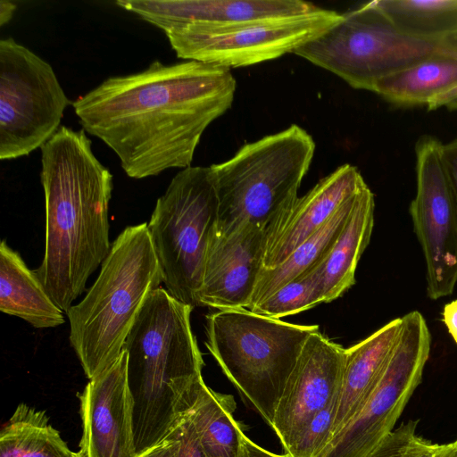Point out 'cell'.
<instances>
[{"label": "cell", "mask_w": 457, "mask_h": 457, "mask_svg": "<svg viewBox=\"0 0 457 457\" xmlns=\"http://www.w3.org/2000/svg\"><path fill=\"white\" fill-rule=\"evenodd\" d=\"M236 87L230 69L155 60L142 71L107 78L71 104L83 129L139 179L190 167L204 130L231 107Z\"/></svg>", "instance_id": "6da1fadb"}, {"label": "cell", "mask_w": 457, "mask_h": 457, "mask_svg": "<svg viewBox=\"0 0 457 457\" xmlns=\"http://www.w3.org/2000/svg\"><path fill=\"white\" fill-rule=\"evenodd\" d=\"M40 150L46 244L35 271L54 302L67 312L112 247V175L94 154L83 129L61 126Z\"/></svg>", "instance_id": "7a4b0ae2"}, {"label": "cell", "mask_w": 457, "mask_h": 457, "mask_svg": "<svg viewBox=\"0 0 457 457\" xmlns=\"http://www.w3.org/2000/svg\"><path fill=\"white\" fill-rule=\"evenodd\" d=\"M193 308L159 287L147 295L125 340L137 454L172 433L204 383Z\"/></svg>", "instance_id": "3957f363"}, {"label": "cell", "mask_w": 457, "mask_h": 457, "mask_svg": "<svg viewBox=\"0 0 457 457\" xmlns=\"http://www.w3.org/2000/svg\"><path fill=\"white\" fill-rule=\"evenodd\" d=\"M162 282L147 223L127 227L86 296L66 312L71 345L89 380L120 357L147 295Z\"/></svg>", "instance_id": "277c9868"}, {"label": "cell", "mask_w": 457, "mask_h": 457, "mask_svg": "<svg viewBox=\"0 0 457 457\" xmlns=\"http://www.w3.org/2000/svg\"><path fill=\"white\" fill-rule=\"evenodd\" d=\"M206 347L227 378L271 427L287 378L318 325H301L245 308L205 317Z\"/></svg>", "instance_id": "5b68a950"}, {"label": "cell", "mask_w": 457, "mask_h": 457, "mask_svg": "<svg viewBox=\"0 0 457 457\" xmlns=\"http://www.w3.org/2000/svg\"><path fill=\"white\" fill-rule=\"evenodd\" d=\"M314 152L312 137L292 124L211 165L219 203L216 225L249 223L265 229L298 197Z\"/></svg>", "instance_id": "8992f818"}, {"label": "cell", "mask_w": 457, "mask_h": 457, "mask_svg": "<svg viewBox=\"0 0 457 457\" xmlns=\"http://www.w3.org/2000/svg\"><path fill=\"white\" fill-rule=\"evenodd\" d=\"M218 206L210 166H190L174 176L147 223L166 290L192 307L200 306L198 292Z\"/></svg>", "instance_id": "52a82bcc"}, {"label": "cell", "mask_w": 457, "mask_h": 457, "mask_svg": "<svg viewBox=\"0 0 457 457\" xmlns=\"http://www.w3.org/2000/svg\"><path fill=\"white\" fill-rule=\"evenodd\" d=\"M441 51L442 41L401 33L371 1L343 13L337 25L293 54L355 89L373 91L379 79Z\"/></svg>", "instance_id": "ba28073f"}, {"label": "cell", "mask_w": 457, "mask_h": 457, "mask_svg": "<svg viewBox=\"0 0 457 457\" xmlns=\"http://www.w3.org/2000/svg\"><path fill=\"white\" fill-rule=\"evenodd\" d=\"M342 17L318 6L298 15L222 26L190 23L164 33L179 58L230 69L294 53L328 31Z\"/></svg>", "instance_id": "9c48e42d"}, {"label": "cell", "mask_w": 457, "mask_h": 457, "mask_svg": "<svg viewBox=\"0 0 457 457\" xmlns=\"http://www.w3.org/2000/svg\"><path fill=\"white\" fill-rule=\"evenodd\" d=\"M71 104L52 66L12 37L0 40V159L41 148Z\"/></svg>", "instance_id": "30bf717a"}, {"label": "cell", "mask_w": 457, "mask_h": 457, "mask_svg": "<svg viewBox=\"0 0 457 457\" xmlns=\"http://www.w3.org/2000/svg\"><path fill=\"white\" fill-rule=\"evenodd\" d=\"M431 336L423 315L412 311L402 327L376 387L358 413L317 457H368L395 428L421 382L430 353Z\"/></svg>", "instance_id": "8fae6325"}, {"label": "cell", "mask_w": 457, "mask_h": 457, "mask_svg": "<svg viewBox=\"0 0 457 457\" xmlns=\"http://www.w3.org/2000/svg\"><path fill=\"white\" fill-rule=\"evenodd\" d=\"M417 192L410 205L433 300L451 295L457 283V198L443 157V144L422 136L415 145Z\"/></svg>", "instance_id": "7c38bea8"}, {"label": "cell", "mask_w": 457, "mask_h": 457, "mask_svg": "<svg viewBox=\"0 0 457 457\" xmlns=\"http://www.w3.org/2000/svg\"><path fill=\"white\" fill-rule=\"evenodd\" d=\"M345 354V348L319 330L306 340L271 425L285 452L309 420L337 398Z\"/></svg>", "instance_id": "4fadbf2b"}, {"label": "cell", "mask_w": 457, "mask_h": 457, "mask_svg": "<svg viewBox=\"0 0 457 457\" xmlns=\"http://www.w3.org/2000/svg\"><path fill=\"white\" fill-rule=\"evenodd\" d=\"M265 231L243 223L211 233L198 292L200 306L248 309L262 268Z\"/></svg>", "instance_id": "5bb4252c"}, {"label": "cell", "mask_w": 457, "mask_h": 457, "mask_svg": "<svg viewBox=\"0 0 457 457\" xmlns=\"http://www.w3.org/2000/svg\"><path fill=\"white\" fill-rule=\"evenodd\" d=\"M85 457H137L134 401L128 380V354L90 379L79 395Z\"/></svg>", "instance_id": "9a60e30c"}, {"label": "cell", "mask_w": 457, "mask_h": 457, "mask_svg": "<svg viewBox=\"0 0 457 457\" xmlns=\"http://www.w3.org/2000/svg\"><path fill=\"white\" fill-rule=\"evenodd\" d=\"M365 185L358 169L345 163L298 196L264 229L262 268L274 267L286 260Z\"/></svg>", "instance_id": "2e32d148"}, {"label": "cell", "mask_w": 457, "mask_h": 457, "mask_svg": "<svg viewBox=\"0 0 457 457\" xmlns=\"http://www.w3.org/2000/svg\"><path fill=\"white\" fill-rule=\"evenodd\" d=\"M116 4L164 32L190 23L222 26L293 16L318 7L301 0H119Z\"/></svg>", "instance_id": "e0dca14e"}, {"label": "cell", "mask_w": 457, "mask_h": 457, "mask_svg": "<svg viewBox=\"0 0 457 457\" xmlns=\"http://www.w3.org/2000/svg\"><path fill=\"white\" fill-rule=\"evenodd\" d=\"M401 327L402 317L394 319L365 339L345 349L330 439L358 413L376 387L397 341Z\"/></svg>", "instance_id": "ac0fdd59"}, {"label": "cell", "mask_w": 457, "mask_h": 457, "mask_svg": "<svg viewBox=\"0 0 457 457\" xmlns=\"http://www.w3.org/2000/svg\"><path fill=\"white\" fill-rule=\"evenodd\" d=\"M374 209V195L366 185L360 191L337 238L312 268L320 278L326 303L354 285L357 264L372 234Z\"/></svg>", "instance_id": "d6986e66"}, {"label": "cell", "mask_w": 457, "mask_h": 457, "mask_svg": "<svg viewBox=\"0 0 457 457\" xmlns=\"http://www.w3.org/2000/svg\"><path fill=\"white\" fill-rule=\"evenodd\" d=\"M0 311L37 328L65 322L63 311L51 298L35 270L5 240L0 245Z\"/></svg>", "instance_id": "ffe728a7"}, {"label": "cell", "mask_w": 457, "mask_h": 457, "mask_svg": "<svg viewBox=\"0 0 457 457\" xmlns=\"http://www.w3.org/2000/svg\"><path fill=\"white\" fill-rule=\"evenodd\" d=\"M456 88L457 54L441 51L379 79L372 92L396 105L435 110Z\"/></svg>", "instance_id": "44dd1931"}, {"label": "cell", "mask_w": 457, "mask_h": 457, "mask_svg": "<svg viewBox=\"0 0 457 457\" xmlns=\"http://www.w3.org/2000/svg\"><path fill=\"white\" fill-rule=\"evenodd\" d=\"M233 396L204 383L188 414L205 457H240L245 435L233 416Z\"/></svg>", "instance_id": "7402d4cb"}, {"label": "cell", "mask_w": 457, "mask_h": 457, "mask_svg": "<svg viewBox=\"0 0 457 457\" xmlns=\"http://www.w3.org/2000/svg\"><path fill=\"white\" fill-rule=\"evenodd\" d=\"M360 191L281 263L270 268H262L248 309L269 297L285 284L312 269L323 258L344 228Z\"/></svg>", "instance_id": "603a6c76"}, {"label": "cell", "mask_w": 457, "mask_h": 457, "mask_svg": "<svg viewBox=\"0 0 457 457\" xmlns=\"http://www.w3.org/2000/svg\"><path fill=\"white\" fill-rule=\"evenodd\" d=\"M46 411L20 403L0 432V457H74Z\"/></svg>", "instance_id": "cb8c5ba5"}, {"label": "cell", "mask_w": 457, "mask_h": 457, "mask_svg": "<svg viewBox=\"0 0 457 457\" xmlns=\"http://www.w3.org/2000/svg\"><path fill=\"white\" fill-rule=\"evenodd\" d=\"M377 7L403 34L441 42L457 33V0H376Z\"/></svg>", "instance_id": "d4e9b609"}, {"label": "cell", "mask_w": 457, "mask_h": 457, "mask_svg": "<svg viewBox=\"0 0 457 457\" xmlns=\"http://www.w3.org/2000/svg\"><path fill=\"white\" fill-rule=\"evenodd\" d=\"M320 303H326L323 288L317 273L311 269L248 310L279 319L308 311Z\"/></svg>", "instance_id": "484cf974"}, {"label": "cell", "mask_w": 457, "mask_h": 457, "mask_svg": "<svg viewBox=\"0 0 457 457\" xmlns=\"http://www.w3.org/2000/svg\"><path fill=\"white\" fill-rule=\"evenodd\" d=\"M337 400H333L309 420L285 453L290 457L319 455L331 437Z\"/></svg>", "instance_id": "4316f807"}, {"label": "cell", "mask_w": 457, "mask_h": 457, "mask_svg": "<svg viewBox=\"0 0 457 457\" xmlns=\"http://www.w3.org/2000/svg\"><path fill=\"white\" fill-rule=\"evenodd\" d=\"M418 421L409 420L395 428L368 457H404L417 436Z\"/></svg>", "instance_id": "83f0119b"}, {"label": "cell", "mask_w": 457, "mask_h": 457, "mask_svg": "<svg viewBox=\"0 0 457 457\" xmlns=\"http://www.w3.org/2000/svg\"><path fill=\"white\" fill-rule=\"evenodd\" d=\"M172 433L179 441L178 457H205L199 446L196 433L188 412Z\"/></svg>", "instance_id": "f1b7e54d"}, {"label": "cell", "mask_w": 457, "mask_h": 457, "mask_svg": "<svg viewBox=\"0 0 457 457\" xmlns=\"http://www.w3.org/2000/svg\"><path fill=\"white\" fill-rule=\"evenodd\" d=\"M179 441L171 433L166 439L147 448L137 457H178Z\"/></svg>", "instance_id": "f546056e"}, {"label": "cell", "mask_w": 457, "mask_h": 457, "mask_svg": "<svg viewBox=\"0 0 457 457\" xmlns=\"http://www.w3.org/2000/svg\"><path fill=\"white\" fill-rule=\"evenodd\" d=\"M443 157L457 198V138L443 145Z\"/></svg>", "instance_id": "4dcf8cb0"}, {"label": "cell", "mask_w": 457, "mask_h": 457, "mask_svg": "<svg viewBox=\"0 0 457 457\" xmlns=\"http://www.w3.org/2000/svg\"><path fill=\"white\" fill-rule=\"evenodd\" d=\"M436 444L416 436L410 445L404 457H433Z\"/></svg>", "instance_id": "1f68e13d"}, {"label": "cell", "mask_w": 457, "mask_h": 457, "mask_svg": "<svg viewBox=\"0 0 457 457\" xmlns=\"http://www.w3.org/2000/svg\"><path fill=\"white\" fill-rule=\"evenodd\" d=\"M240 457H290L288 454H277L261 447L253 443L245 435L242 438Z\"/></svg>", "instance_id": "d6a6232c"}, {"label": "cell", "mask_w": 457, "mask_h": 457, "mask_svg": "<svg viewBox=\"0 0 457 457\" xmlns=\"http://www.w3.org/2000/svg\"><path fill=\"white\" fill-rule=\"evenodd\" d=\"M442 320L457 345V300L447 303L442 312Z\"/></svg>", "instance_id": "836d02e7"}, {"label": "cell", "mask_w": 457, "mask_h": 457, "mask_svg": "<svg viewBox=\"0 0 457 457\" xmlns=\"http://www.w3.org/2000/svg\"><path fill=\"white\" fill-rule=\"evenodd\" d=\"M17 5L11 1H0V26L8 23L12 18Z\"/></svg>", "instance_id": "e575fe53"}, {"label": "cell", "mask_w": 457, "mask_h": 457, "mask_svg": "<svg viewBox=\"0 0 457 457\" xmlns=\"http://www.w3.org/2000/svg\"><path fill=\"white\" fill-rule=\"evenodd\" d=\"M433 457H457V447L453 443L436 444Z\"/></svg>", "instance_id": "d590c367"}, {"label": "cell", "mask_w": 457, "mask_h": 457, "mask_svg": "<svg viewBox=\"0 0 457 457\" xmlns=\"http://www.w3.org/2000/svg\"><path fill=\"white\" fill-rule=\"evenodd\" d=\"M441 106H445L449 110H457V88L441 100L439 107Z\"/></svg>", "instance_id": "8d00e7d4"}, {"label": "cell", "mask_w": 457, "mask_h": 457, "mask_svg": "<svg viewBox=\"0 0 457 457\" xmlns=\"http://www.w3.org/2000/svg\"><path fill=\"white\" fill-rule=\"evenodd\" d=\"M442 45L445 51L457 54V33L444 39Z\"/></svg>", "instance_id": "74e56055"}, {"label": "cell", "mask_w": 457, "mask_h": 457, "mask_svg": "<svg viewBox=\"0 0 457 457\" xmlns=\"http://www.w3.org/2000/svg\"><path fill=\"white\" fill-rule=\"evenodd\" d=\"M74 457H85L84 453L79 450V452H76V454Z\"/></svg>", "instance_id": "f35d334b"}, {"label": "cell", "mask_w": 457, "mask_h": 457, "mask_svg": "<svg viewBox=\"0 0 457 457\" xmlns=\"http://www.w3.org/2000/svg\"><path fill=\"white\" fill-rule=\"evenodd\" d=\"M453 443L457 447V439L454 442H453Z\"/></svg>", "instance_id": "ab89813d"}]
</instances>
